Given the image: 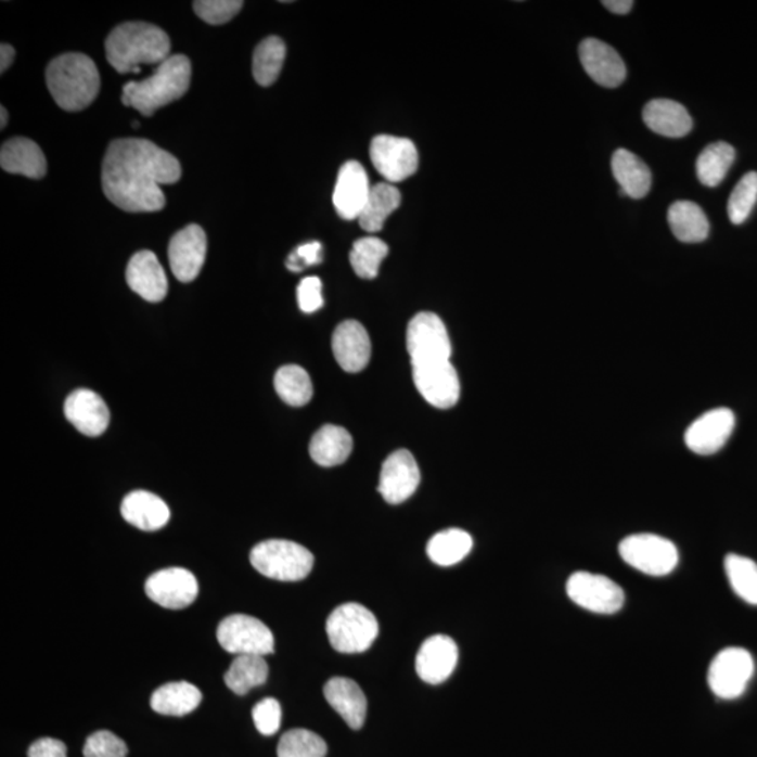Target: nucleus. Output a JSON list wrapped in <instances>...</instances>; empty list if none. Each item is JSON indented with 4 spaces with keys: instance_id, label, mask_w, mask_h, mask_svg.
Wrapping results in <instances>:
<instances>
[{
    "instance_id": "nucleus-15",
    "label": "nucleus",
    "mask_w": 757,
    "mask_h": 757,
    "mask_svg": "<svg viewBox=\"0 0 757 757\" xmlns=\"http://www.w3.org/2000/svg\"><path fill=\"white\" fill-rule=\"evenodd\" d=\"M207 234L198 224H189L171 238L169 262L177 280L191 282L200 275L207 257Z\"/></svg>"
},
{
    "instance_id": "nucleus-45",
    "label": "nucleus",
    "mask_w": 757,
    "mask_h": 757,
    "mask_svg": "<svg viewBox=\"0 0 757 757\" xmlns=\"http://www.w3.org/2000/svg\"><path fill=\"white\" fill-rule=\"evenodd\" d=\"M323 284L318 277L304 278L298 285V304L304 313H315L323 308Z\"/></svg>"
},
{
    "instance_id": "nucleus-34",
    "label": "nucleus",
    "mask_w": 757,
    "mask_h": 757,
    "mask_svg": "<svg viewBox=\"0 0 757 757\" xmlns=\"http://www.w3.org/2000/svg\"><path fill=\"white\" fill-rule=\"evenodd\" d=\"M267 678L268 664L265 656L239 655L224 675V683L233 693L244 696L252 689L265 684Z\"/></svg>"
},
{
    "instance_id": "nucleus-17",
    "label": "nucleus",
    "mask_w": 757,
    "mask_h": 757,
    "mask_svg": "<svg viewBox=\"0 0 757 757\" xmlns=\"http://www.w3.org/2000/svg\"><path fill=\"white\" fill-rule=\"evenodd\" d=\"M421 474L413 454L401 449L392 453L382 466L378 492L389 504H401L419 488Z\"/></svg>"
},
{
    "instance_id": "nucleus-10",
    "label": "nucleus",
    "mask_w": 757,
    "mask_h": 757,
    "mask_svg": "<svg viewBox=\"0 0 757 757\" xmlns=\"http://www.w3.org/2000/svg\"><path fill=\"white\" fill-rule=\"evenodd\" d=\"M217 637L220 646L234 655L266 656L274 653L272 631L261 620L247 615H232L220 621Z\"/></svg>"
},
{
    "instance_id": "nucleus-14",
    "label": "nucleus",
    "mask_w": 757,
    "mask_h": 757,
    "mask_svg": "<svg viewBox=\"0 0 757 757\" xmlns=\"http://www.w3.org/2000/svg\"><path fill=\"white\" fill-rule=\"evenodd\" d=\"M735 428V415L730 409H714L693 421L684 434V442L701 457L720 452Z\"/></svg>"
},
{
    "instance_id": "nucleus-13",
    "label": "nucleus",
    "mask_w": 757,
    "mask_h": 757,
    "mask_svg": "<svg viewBox=\"0 0 757 757\" xmlns=\"http://www.w3.org/2000/svg\"><path fill=\"white\" fill-rule=\"evenodd\" d=\"M198 589L195 575L180 567L161 569L145 583L146 595L157 605L172 611L190 606L198 596Z\"/></svg>"
},
{
    "instance_id": "nucleus-20",
    "label": "nucleus",
    "mask_w": 757,
    "mask_h": 757,
    "mask_svg": "<svg viewBox=\"0 0 757 757\" xmlns=\"http://www.w3.org/2000/svg\"><path fill=\"white\" fill-rule=\"evenodd\" d=\"M458 659V645L450 637L442 634L429 637L416 654V673L426 683H444L457 668Z\"/></svg>"
},
{
    "instance_id": "nucleus-8",
    "label": "nucleus",
    "mask_w": 757,
    "mask_h": 757,
    "mask_svg": "<svg viewBox=\"0 0 757 757\" xmlns=\"http://www.w3.org/2000/svg\"><path fill=\"white\" fill-rule=\"evenodd\" d=\"M754 673L755 660L749 651L730 646L713 659L708 668V687L722 701H735L746 692Z\"/></svg>"
},
{
    "instance_id": "nucleus-50",
    "label": "nucleus",
    "mask_w": 757,
    "mask_h": 757,
    "mask_svg": "<svg viewBox=\"0 0 757 757\" xmlns=\"http://www.w3.org/2000/svg\"><path fill=\"white\" fill-rule=\"evenodd\" d=\"M8 121H9V114L7 112V108H4L2 105V108H0V128L7 127Z\"/></svg>"
},
{
    "instance_id": "nucleus-48",
    "label": "nucleus",
    "mask_w": 757,
    "mask_h": 757,
    "mask_svg": "<svg viewBox=\"0 0 757 757\" xmlns=\"http://www.w3.org/2000/svg\"><path fill=\"white\" fill-rule=\"evenodd\" d=\"M603 7L616 14H627L631 12L634 2L632 0H603Z\"/></svg>"
},
{
    "instance_id": "nucleus-29",
    "label": "nucleus",
    "mask_w": 757,
    "mask_h": 757,
    "mask_svg": "<svg viewBox=\"0 0 757 757\" xmlns=\"http://www.w3.org/2000/svg\"><path fill=\"white\" fill-rule=\"evenodd\" d=\"M352 438L343 426L324 425L310 440L311 459L323 467L338 466L352 452Z\"/></svg>"
},
{
    "instance_id": "nucleus-11",
    "label": "nucleus",
    "mask_w": 757,
    "mask_h": 757,
    "mask_svg": "<svg viewBox=\"0 0 757 757\" xmlns=\"http://www.w3.org/2000/svg\"><path fill=\"white\" fill-rule=\"evenodd\" d=\"M567 595L575 605L598 615H615L625 606V591L605 575L578 572L568 578Z\"/></svg>"
},
{
    "instance_id": "nucleus-24",
    "label": "nucleus",
    "mask_w": 757,
    "mask_h": 757,
    "mask_svg": "<svg viewBox=\"0 0 757 757\" xmlns=\"http://www.w3.org/2000/svg\"><path fill=\"white\" fill-rule=\"evenodd\" d=\"M324 697L351 730H361L367 718L368 702L357 682L347 678L330 679L324 687Z\"/></svg>"
},
{
    "instance_id": "nucleus-32",
    "label": "nucleus",
    "mask_w": 757,
    "mask_h": 757,
    "mask_svg": "<svg viewBox=\"0 0 757 757\" xmlns=\"http://www.w3.org/2000/svg\"><path fill=\"white\" fill-rule=\"evenodd\" d=\"M400 204L401 194L397 187L390 183L372 185L365 208L359 215V224L369 233L381 232L386 219L400 207Z\"/></svg>"
},
{
    "instance_id": "nucleus-40",
    "label": "nucleus",
    "mask_w": 757,
    "mask_h": 757,
    "mask_svg": "<svg viewBox=\"0 0 757 757\" xmlns=\"http://www.w3.org/2000/svg\"><path fill=\"white\" fill-rule=\"evenodd\" d=\"M328 745L322 736L304 728H295L282 735L278 757H325Z\"/></svg>"
},
{
    "instance_id": "nucleus-16",
    "label": "nucleus",
    "mask_w": 757,
    "mask_h": 757,
    "mask_svg": "<svg viewBox=\"0 0 757 757\" xmlns=\"http://www.w3.org/2000/svg\"><path fill=\"white\" fill-rule=\"evenodd\" d=\"M413 377L420 395L431 406L447 410L457 405L460 383L457 369L450 361L414 365Z\"/></svg>"
},
{
    "instance_id": "nucleus-12",
    "label": "nucleus",
    "mask_w": 757,
    "mask_h": 757,
    "mask_svg": "<svg viewBox=\"0 0 757 757\" xmlns=\"http://www.w3.org/2000/svg\"><path fill=\"white\" fill-rule=\"evenodd\" d=\"M371 161L387 183H400L419 169V152L413 141L393 136H377L371 143Z\"/></svg>"
},
{
    "instance_id": "nucleus-46",
    "label": "nucleus",
    "mask_w": 757,
    "mask_h": 757,
    "mask_svg": "<svg viewBox=\"0 0 757 757\" xmlns=\"http://www.w3.org/2000/svg\"><path fill=\"white\" fill-rule=\"evenodd\" d=\"M322 243L310 242L301 244L291 256L287 257L286 268L292 272L304 271L306 267L320 265L323 260Z\"/></svg>"
},
{
    "instance_id": "nucleus-5",
    "label": "nucleus",
    "mask_w": 757,
    "mask_h": 757,
    "mask_svg": "<svg viewBox=\"0 0 757 757\" xmlns=\"http://www.w3.org/2000/svg\"><path fill=\"white\" fill-rule=\"evenodd\" d=\"M330 644L343 654L365 653L375 643L378 623L373 613L359 603H345L329 616L325 625Z\"/></svg>"
},
{
    "instance_id": "nucleus-42",
    "label": "nucleus",
    "mask_w": 757,
    "mask_h": 757,
    "mask_svg": "<svg viewBox=\"0 0 757 757\" xmlns=\"http://www.w3.org/2000/svg\"><path fill=\"white\" fill-rule=\"evenodd\" d=\"M243 4L241 0H198L193 7L201 21L219 26L232 21L242 11Z\"/></svg>"
},
{
    "instance_id": "nucleus-1",
    "label": "nucleus",
    "mask_w": 757,
    "mask_h": 757,
    "mask_svg": "<svg viewBox=\"0 0 757 757\" xmlns=\"http://www.w3.org/2000/svg\"><path fill=\"white\" fill-rule=\"evenodd\" d=\"M180 177V162L147 139H115L104 156V194L110 203L127 213H157L165 208L162 185L175 184Z\"/></svg>"
},
{
    "instance_id": "nucleus-25",
    "label": "nucleus",
    "mask_w": 757,
    "mask_h": 757,
    "mask_svg": "<svg viewBox=\"0 0 757 757\" xmlns=\"http://www.w3.org/2000/svg\"><path fill=\"white\" fill-rule=\"evenodd\" d=\"M0 166L12 175L40 180L47 175V159L41 147L28 138H12L0 151Z\"/></svg>"
},
{
    "instance_id": "nucleus-37",
    "label": "nucleus",
    "mask_w": 757,
    "mask_h": 757,
    "mask_svg": "<svg viewBox=\"0 0 757 757\" xmlns=\"http://www.w3.org/2000/svg\"><path fill=\"white\" fill-rule=\"evenodd\" d=\"M274 386L282 401L292 407L308 405L313 396L309 373L298 365H286L278 369Z\"/></svg>"
},
{
    "instance_id": "nucleus-47",
    "label": "nucleus",
    "mask_w": 757,
    "mask_h": 757,
    "mask_svg": "<svg viewBox=\"0 0 757 757\" xmlns=\"http://www.w3.org/2000/svg\"><path fill=\"white\" fill-rule=\"evenodd\" d=\"M66 745L64 742L54 740V737H41L35 744L28 747V757H68L66 755Z\"/></svg>"
},
{
    "instance_id": "nucleus-49",
    "label": "nucleus",
    "mask_w": 757,
    "mask_h": 757,
    "mask_svg": "<svg viewBox=\"0 0 757 757\" xmlns=\"http://www.w3.org/2000/svg\"><path fill=\"white\" fill-rule=\"evenodd\" d=\"M14 56H16V51H14V48L9 44H3L0 46V72H7L9 68H11V65L13 64Z\"/></svg>"
},
{
    "instance_id": "nucleus-27",
    "label": "nucleus",
    "mask_w": 757,
    "mask_h": 757,
    "mask_svg": "<svg viewBox=\"0 0 757 757\" xmlns=\"http://www.w3.org/2000/svg\"><path fill=\"white\" fill-rule=\"evenodd\" d=\"M645 126L666 138L687 137L693 128V119L682 104L668 99L651 100L643 112Z\"/></svg>"
},
{
    "instance_id": "nucleus-7",
    "label": "nucleus",
    "mask_w": 757,
    "mask_h": 757,
    "mask_svg": "<svg viewBox=\"0 0 757 757\" xmlns=\"http://www.w3.org/2000/svg\"><path fill=\"white\" fill-rule=\"evenodd\" d=\"M620 557L637 572L665 577L678 567L679 551L672 541L651 534L627 536L619 546Z\"/></svg>"
},
{
    "instance_id": "nucleus-22",
    "label": "nucleus",
    "mask_w": 757,
    "mask_h": 757,
    "mask_svg": "<svg viewBox=\"0 0 757 757\" xmlns=\"http://www.w3.org/2000/svg\"><path fill=\"white\" fill-rule=\"evenodd\" d=\"M65 416L86 436H100L108 428L110 411L102 397L89 389L70 393L65 401Z\"/></svg>"
},
{
    "instance_id": "nucleus-6",
    "label": "nucleus",
    "mask_w": 757,
    "mask_h": 757,
    "mask_svg": "<svg viewBox=\"0 0 757 757\" xmlns=\"http://www.w3.org/2000/svg\"><path fill=\"white\" fill-rule=\"evenodd\" d=\"M251 563L258 573L277 581H300L313 568V554L290 540H267L252 550Z\"/></svg>"
},
{
    "instance_id": "nucleus-33",
    "label": "nucleus",
    "mask_w": 757,
    "mask_h": 757,
    "mask_svg": "<svg viewBox=\"0 0 757 757\" xmlns=\"http://www.w3.org/2000/svg\"><path fill=\"white\" fill-rule=\"evenodd\" d=\"M473 549L472 536L462 529H447L431 538L426 546V554L431 562L440 567L462 562Z\"/></svg>"
},
{
    "instance_id": "nucleus-35",
    "label": "nucleus",
    "mask_w": 757,
    "mask_h": 757,
    "mask_svg": "<svg viewBox=\"0 0 757 757\" xmlns=\"http://www.w3.org/2000/svg\"><path fill=\"white\" fill-rule=\"evenodd\" d=\"M735 161L734 146L727 142H716L701 153L696 163L697 179L703 185L717 187L726 179Z\"/></svg>"
},
{
    "instance_id": "nucleus-26",
    "label": "nucleus",
    "mask_w": 757,
    "mask_h": 757,
    "mask_svg": "<svg viewBox=\"0 0 757 757\" xmlns=\"http://www.w3.org/2000/svg\"><path fill=\"white\" fill-rule=\"evenodd\" d=\"M121 515L138 529L155 531L165 528L170 519V510L161 497L138 490L124 498Z\"/></svg>"
},
{
    "instance_id": "nucleus-41",
    "label": "nucleus",
    "mask_w": 757,
    "mask_h": 757,
    "mask_svg": "<svg viewBox=\"0 0 757 757\" xmlns=\"http://www.w3.org/2000/svg\"><path fill=\"white\" fill-rule=\"evenodd\" d=\"M757 203V172H746L728 201V217L734 224L744 223Z\"/></svg>"
},
{
    "instance_id": "nucleus-43",
    "label": "nucleus",
    "mask_w": 757,
    "mask_h": 757,
    "mask_svg": "<svg viewBox=\"0 0 757 757\" xmlns=\"http://www.w3.org/2000/svg\"><path fill=\"white\" fill-rule=\"evenodd\" d=\"M126 742L110 731H98L88 737L84 747L85 757H127Z\"/></svg>"
},
{
    "instance_id": "nucleus-36",
    "label": "nucleus",
    "mask_w": 757,
    "mask_h": 757,
    "mask_svg": "<svg viewBox=\"0 0 757 757\" xmlns=\"http://www.w3.org/2000/svg\"><path fill=\"white\" fill-rule=\"evenodd\" d=\"M286 56L285 42L280 37H267L257 46L253 56V76L262 88L274 84Z\"/></svg>"
},
{
    "instance_id": "nucleus-19",
    "label": "nucleus",
    "mask_w": 757,
    "mask_h": 757,
    "mask_svg": "<svg viewBox=\"0 0 757 757\" xmlns=\"http://www.w3.org/2000/svg\"><path fill=\"white\" fill-rule=\"evenodd\" d=\"M579 60L591 79L603 88H619L626 80L627 69L619 52L598 38H587L579 44Z\"/></svg>"
},
{
    "instance_id": "nucleus-28",
    "label": "nucleus",
    "mask_w": 757,
    "mask_h": 757,
    "mask_svg": "<svg viewBox=\"0 0 757 757\" xmlns=\"http://www.w3.org/2000/svg\"><path fill=\"white\" fill-rule=\"evenodd\" d=\"M612 171L620 194L632 200L644 198L653 184L650 167L639 156L627 150H617L612 157Z\"/></svg>"
},
{
    "instance_id": "nucleus-31",
    "label": "nucleus",
    "mask_w": 757,
    "mask_h": 757,
    "mask_svg": "<svg viewBox=\"0 0 757 757\" xmlns=\"http://www.w3.org/2000/svg\"><path fill=\"white\" fill-rule=\"evenodd\" d=\"M203 701L200 689L189 682L163 684L151 697V706L163 716L183 717L196 710Z\"/></svg>"
},
{
    "instance_id": "nucleus-23",
    "label": "nucleus",
    "mask_w": 757,
    "mask_h": 757,
    "mask_svg": "<svg viewBox=\"0 0 757 757\" xmlns=\"http://www.w3.org/2000/svg\"><path fill=\"white\" fill-rule=\"evenodd\" d=\"M333 352L338 365L345 372L357 373L365 369L371 359V338L363 325L356 320H347L335 329Z\"/></svg>"
},
{
    "instance_id": "nucleus-4",
    "label": "nucleus",
    "mask_w": 757,
    "mask_h": 757,
    "mask_svg": "<svg viewBox=\"0 0 757 757\" xmlns=\"http://www.w3.org/2000/svg\"><path fill=\"white\" fill-rule=\"evenodd\" d=\"M191 62L185 55H171L155 74L145 80L128 81L123 88L121 102L126 107L152 117L157 110L176 102L189 92Z\"/></svg>"
},
{
    "instance_id": "nucleus-2",
    "label": "nucleus",
    "mask_w": 757,
    "mask_h": 757,
    "mask_svg": "<svg viewBox=\"0 0 757 757\" xmlns=\"http://www.w3.org/2000/svg\"><path fill=\"white\" fill-rule=\"evenodd\" d=\"M170 38L150 23L131 22L115 27L105 40V57L118 74H139L141 65L169 60Z\"/></svg>"
},
{
    "instance_id": "nucleus-30",
    "label": "nucleus",
    "mask_w": 757,
    "mask_h": 757,
    "mask_svg": "<svg viewBox=\"0 0 757 757\" xmlns=\"http://www.w3.org/2000/svg\"><path fill=\"white\" fill-rule=\"evenodd\" d=\"M668 222L675 236L683 243L704 242L710 233L706 214L692 201H678L670 205Z\"/></svg>"
},
{
    "instance_id": "nucleus-38",
    "label": "nucleus",
    "mask_w": 757,
    "mask_h": 757,
    "mask_svg": "<svg viewBox=\"0 0 757 757\" xmlns=\"http://www.w3.org/2000/svg\"><path fill=\"white\" fill-rule=\"evenodd\" d=\"M723 567L736 595L749 605L757 606V564L754 560L744 555L728 554Z\"/></svg>"
},
{
    "instance_id": "nucleus-9",
    "label": "nucleus",
    "mask_w": 757,
    "mask_h": 757,
    "mask_svg": "<svg viewBox=\"0 0 757 757\" xmlns=\"http://www.w3.org/2000/svg\"><path fill=\"white\" fill-rule=\"evenodd\" d=\"M407 349L411 367L450 361L452 344L442 320L429 311L416 315L407 329Z\"/></svg>"
},
{
    "instance_id": "nucleus-18",
    "label": "nucleus",
    "mask_w": 757,
    "mask_h": 757,
    "mask_svg": "<svg viewBox=\"0 0 757 757\" xmlns=\"http://www.w3.org/2000/svg\"><path fill=\"white\" fill-rule=\"evenodd\" d=\"M372 185L361 163L349 161L338 171L333 193V204L339 217L345 220L358 219L365 208Z\"/></svg>"
},
{
    "instance_id": "nucleus-3",
    "label": "nucleus",
    "mask_w": 757,
    "mask_h": 757,
    "mask_svg": "<svg viewBox=\"0 0 757 757\" xmlns=\"http://www.w3.org/2000/svg\"><path fill=\"white\" fill-rule=\"evenodd\" d=\"M48 90L65 112H81L98 99L100 74L92 57L69 52L55 57L47 68Z\"/></svg>"
},
{
    "instance_id": "nucleus-44",
    "label": "nucleus",
    "mask_w": 757,
    "mask_h": 757,
    "mask_svg": "<svg viewBox=\"0 0 757 757\" xmlns=\"http://www.w3.org/2000/svg\"><path fill=\"white\" fill-rule=\"evenodd\" d=\"M282 710L280 702L268 697L256 704L253 708V721L260 734L271 736L280 730Z\"/></svg>"
},
{
    "instance_id": "nucleus-39",
    "label": "nucleus",
    "mask_w": 757,
    "mask_h": 757,
    "mask_svg": "<svg viewBox=\"0 0 757 757\" xmlns=\"http://www.w3.org/2000/svg\"><path fill=\"white\" fill-rule=\"evenodd\" d=\"M387 254H389V247L382 239L368 236L354 243L349 261L359 278L373 280L377 277L378 268Z\"/></svg>"
},
{
    "instance_id": "nucleus-21",
    "label": "nucleus",
    "mask_w": 757,
    "mask_h": 757,
    "mask_svg": "<svg viewBox=\"0 0 757 757\" xmlns=\"http://www.w3.org/2000/svg\"><path fill=\"white\" fill-rule=\"evenodd\" d=\"M127 284L142 299L157 304L166 298L169 282L156 254L138 252L128 262Z\"/></svg>"
}]
</instances>
